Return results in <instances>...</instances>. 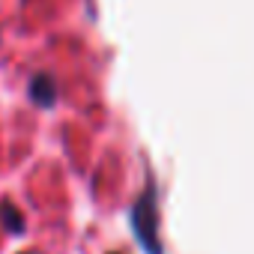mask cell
<instances>
[{
	"mask_svg": "<svg viewBox=\"0 0 254 254\" xmlns=\"http://www.w3.org/2000/svg\"><path fill=\"white\" fill-rule=\"evenodd\" d=\"M132 227H135V236L141 242V248L147 254H162V242H159V209H156V189L150 186L135 209H132Z\"/></svg>",
	"mask_w": 254,
	"mask_h": 254,
	"instance_id": "obj_1",
	"label": "cell"
},
{
	"mask_svg": "<svg viewBox=\"0 0 254 254\" xmlns=\"http://www.w3.org/2000/svg\"><path fill=\"white\" fill-rule=\"evenodd\" d=\"M27 93H30V99H33L39 108H54V102H57V81H54V75H51V72L33 75Z\"/></svg>",
	"mask_w": 254,
	"mask_h": 254,
	"instance_id": "obj_2",
	"label": "cell"
},
{
	"mask_svg": "<svg viewBox=\"0 0 254 254\" xmlns=\"http://www.w3.org/2000/svg\"><path fill=\"white\" fill-rule=\"evenodd\" d=\"M0 218H3V227L9 233H24V215L12 206V203H3L0 206Z\"/></svg>",
	"mask_w": 254,
	"mask_h": 254,
	"instance_id": "obj_3",
	"label": "cell"
},
{
	"mask_svg": "<svg viewBox=\"0 0 254 254\" xmlns=\"http://www.w3.org/2000/svg\"><path fill=\"white\" fill-rule=\"evenodd\" d=\"M114 254H117V251H114Z\"/></svg>",
	"mask_w": 254,
	"mask_h": 254,
	"instance_id": "obj_4",
	"label": "cell"
}]
</instances>
